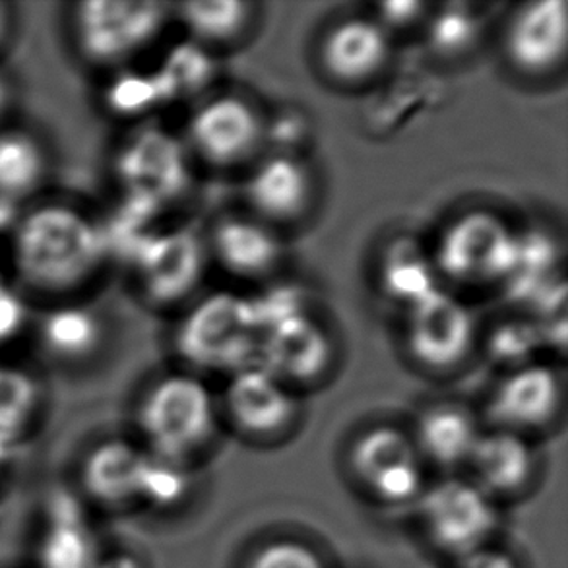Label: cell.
Wrapping results in <instances>:
<instances>
[{
	"instance_id": "obj_21",
	"label": "cell",
	"mask_w": 568,
	"mask_h": 568,
	"mask_svg": "<svg viewBox=\"0 0 568 568\" xmlns=\"http://www.w3.org/2000/svg\"><path fill=\"white\" fill-rule=\"evenodd\" d=\"M51 170V150L38 132L12 123L0 129V204L38 200Z\"/></svg>"
},
{
	"instance_id": "obj_8",
	"label": "cell",
	"mask_w": 568,
	"mask_h": 568,
	"mask_svg": "<svg viewBox=\"0 0 568 568\" xmlns=\"http://www.w3.org/2000/svg\"><path fill=\"white\" fill-rule=\"evenodd\" d=\"M419 513L430 541L458 559L485 547L497 526L491 495L466 479H445L422 493Z\"/></svg>"
},
{
	"instance_id": "obj_39",
	"label": "cell",
	"mask_w": 568,
	"mask_h": 568,
	"mask_svg": "<svg viewBox=\"0 0 568 568\" xmlns=\"http://www.w3.org/2000/svg\"><path fill=\"white\" fill-rule=\"evenodd\" d=\"M95 568H142L140 562L136 561V557H132L131 554H124V551H105L101 554L100 561L95 565Z\"/></svg>"
},
{
	"instance_id": "obj_37",
	"label": "cell",
	"mask_w": 568,
	"mask_h": 568,
	"mask_svg": "<svg viewBox=\"0 0 568 568\" xmlns=\"http://www.w3.org/2000/svg\"><path fill=\"white\" fill-rule=\"evenodd\" d=\"M18 100L14 80L7 70L0 69V129L7 126L8 119L12 115Z\"/></svg>"
},
{
	"instance_id": "obj_24",
	"label": "cell",
	"mask_w": 568,
	"mask_h": 568,
	"mask_svg": "<svg viewBox=\"0 0 568 568\" xmlns=\"http://www.w3.org/2000/svg\"><path fill=\"white\" fill-rule=\"evenodd\" d=\"M378 282L384 295L406 311L437 290V266L417 241L396 237L384 248Z\"/></svg>"
},
{
	"instance_id": "obj_28",
	"label": "cell",
	"mask_w": 568,
	"mask_h": 568,
	"mask_svg": "<svg viewBox=\"0 0 568 568\" xmlns=\"http://www.w3.org/2000/svg\"><path fill=\"white\" fill-rule=\"evenodd\" d=\"M191 477L185 462L170 460L146 450V462L140 481V505L152 508H171L185 499Z\"/></svg>"
},
{
	"instance_id": "obj_27",
	"label": "cell",
	"mask_w": 568,
	"mask_h": 568,
	"mask_svg": "<svg viewBox=\"0 0 568 568\" xmlns=\"http://www.w3.org/2000/svg\"><path fill=\"white\" fill-rule=\"evenodd\" d=\"M181 10V20L202 43H230L251 22L253 4L241 0H194Z\"/></svg>"
},
{
	"instance_id": "obj_13",
	"label": "cell",
	"mask_w": 568,
	"mask_h": 568,
	"mask_svg": "<svg viewBox=\"0 0 568 568\" xmlns=\"http://www.w3.org/2000/svg\"><path fill=\"white\" fill-rule=\"evenodd\" d=\"M264 121L239 95H217L202 103L189 121V140L196 154L217 168L237 165L264 139Z\"/></svg>"
},
{
	"instance_id": "obj_23",
	"label": "cell",
	"mask_w": 568,
	"mask_h": 568,
	"mask_svg": "<svg viewBox=\"0 0 568 568\" xmlns=\"http://www.w3.org/2000/svg\"><path fill=\"white\" fill-rule=\"evenodd\" d=\"M468 464L476 471V484L485 493L510 495L530 481L536 469V456L528 440L513 430L481 433Z\"/></svg>"
},
{
	"instance_id": "obj_9",
	"label": "cell",
	"mask_w": 568,
	"mask_h": 568,
	"mask_svg": "<svg viewBox=\"0 0 568 568\" xmlns=\"http://www.w3.org/2000/svg\"><path fill=\"white\" fill-rule=\"evenodd\" d=\"M474 342L471 311L440 287L406 308L407 349L427 369H454L468 357Z\"/></svg>"
},
{
	"instance_id": "obj_31",
	"label": "cell",
	"mask_w": 568,
	"mask_h": 568,
	"mask_svg": "<svg viewBox=\"0 0 568 568\" xmlns=\"http://www.w3.org/2000/svg\"><path fill=\"white\" fill-rule=\"evenodd\" d=\"M477 23L474 16L460 8H446L430 16L429 45L440 57L462 54L474 43Z\"/></svg>"
},
{
	"instance_id": "obj_10",
	"label": "cell",
	"mask_w": 568,
	"mask_h": 568,
	"mask_svg": "<svg viewBox=\"0 0 568 568\" xmlns=\"http://www.w3.org/2000/svg\"><path fill=\"white\" fill-rule=\"evenodd\" d=\"M355 476L377 499L404 505L422 497V454L404 430L381 425L365 430L352 448Z\"/></svg>"
},
{
	"instance_id": "obj_7",
	"label": "cell",
	"mask_w": 568,
	"mask_h": 568,
	"mask_svg": "<svg viewBox=\"0 0 568 568\" xmlns=\"http://www.w3.org/2000/svg\"><path fill=\"white\" fill-rule=\"evenodd\" d=\"M132 268L140 293L152 305H178L204 276L206 243L191 227L148 233L132 251Z\"/></svg>"
},
{
	"instance_id": "obj_4",
	"label": "cell",
	"mask_w": 568,
	"mask_h": 568,
	"mask_svg": "<svg viewBox=\"0 0 568 568\" xmlns=\"http://www.w3.org/2000/svg\"><path fill=\"white\" fill-rule=\"evenodd\" d=\"M215 409L206 384L189 373L155 381L136 406V429L150 453L185 462L212 437Z\"/></svg>"
},
{
	"instance_id": "obj_22",
	"label": "cell",
	"mask_w": 568,
	"mask_h": 568,
	"mask_svg": "<svg viewBox=\"0 0 568 568\" xmlns=\"http://www.w3.org/2000/svg\"><path fill=\"white\" fill-rule=\"evenodd\" d=\"M210 246L223 268L243 277L266 276L284 258L282 239L258 217H225L215 225Z\"/></svg>"
},
{
	"instance_id": "obj_18",
	"label": "cell",
	"mask_w": 568,
	"mask_h": 568,
	"mask_svg": "<svg viewBox=\"0 0 568 568\" xmlns=\"http://www.w3.org/2000/svg\"><path fill=\"white\" fill-rule=\"evenodd\" d=\"M225 407L231 422L254 437L277 435L297 414V402L287 384L258 365L230 375Z\"/></svg>"
},
{
	"instance_id": "obj_26",
	"label": "cell",
	"mask_w": 568,
	"mask_h": 568,
	"mask_svg": "<svg viewBox=\"0 0 568 568\" xmlns=\"http://www.w3.org/2000/svg\"><path fill=\"white\" fill-rule=\"evenodd\" d=\"M45 407V386L22 363L0 359V435L23 443L38 427Z\"/></svg>"
},
{
	"instance_id": "obj_20",
	"label": "cell",
	"mask_w": 568,
	"mask_h": 568,
	"mask_svg": "<svg viewBox=\"0 0 568 568\" xmlns=\"http://www.w3.org/2000/svg\"><path fill=\"white\" fill-rule=\"evenodd\" d=\"M245 199L262 220L292 222L313 199L311 171L290 152L264 158L246 178Z\"/></svg>"
},
{
	"instance_id": "obj_17",
	"label": "cell",
	"mask_w": 568,
	"mask_h": 568,
	"mask_svg": "<svg viewBox=\"0 0 568 568\" xmlns=\"http://www.w3.org/2000/svg\"><path fill=\"white\" fill-rule=\"evenodd\" d=\"M561 381L546 365H523L510 371L493 390L489 414L500 429L523 435L554 419L561 406Z\"/></svg>"
},
{
	"instance_id": "obj_12",
	"label": "cell",
	"mask_w": 568,
	"mask_h": 568,
	"mask_svg": "<svg viewBox=\"0 0 568 568\" xmlns=\"http://www.w3.org/2000/svg\"><path fill=\"white\" fill-rule=\"evenodd\" d=\"M144 462L146 448L131 438H101L78 462L77 493L88 507L115 513L140 507Z\"/></svg>"
},
{
	"instance_id": "obj_14",
	"label": "cell",
	"mask_w": 568,
	"mask_h": 568,
	"mask_svg": "<svg viewBox=\"0 0 568 568\" xmlns=\"http://www.w3.org/2000/svg\"><path fill=\"white\" fill-rule=\"evenodd\" d=\"M334 359L331 334L307 311L285 316L261 334L256 365L282 383H313Z\"/></svg>"
},
{
	"instance_id": "obj_11",
	"label": "cell",
	"mask_w": 568,
	"mask_h": 568,
	"mask_svg": "<svg viewBox=\"0 0 568 568\" xmlns=\"http://www.w3.org/2000/svg\"><path fill=\"white\" fill-rule=\"evenodd\" d=\"M103 554L90 507L72 489L49 495L33 546L36 568H95Z\"/></svg>"
},
{
	"instance_id": "obj_5",
	"label": "cell",
	"mask_w": 568,
	"mask_h": 568,
	"mask_svg": "<svg viewBox=\"0 0 568 568\" xmlns=\"http://www.w3.org/2000/svg\"><path fill=\"white\" fill-rule=\"evenodd\" d=\"M113 178L129 206L152 215L189 191L191 168L185 148L173 134L144 126L116 148Z\"/></svg>"
},
{
	"instance_id": "obj_16",
	"label": "cell",
	"mask_w": 568,
	"mask_h": 568,
	"mask_svg": "<svg viewBox=\"0 0 568 568\" xmlns=\"http://www.w3.org/2000/svg\"><path fill=\"white\" fill-rule=\"evenodd\" d=\"M568 45L567 2L539 0L516 12L508 23V61L524 74H546L565 59Z\"/></svg>"
},
{
	"instance_id": "obj_33",
	"label": "cell",
	"mask_w": 568,
	"mask_h": 568,
	"mask_svg": "<svg viewBox=\"0 0 568 568\" xmlns=\"http://www.w3.org/2000/svg\"><path fill=\"white\" fill-rule=\"evenodd\" d=\"M539 339L541 336H539L538 326L534 328L530 324H505L493 336V354L505 362L513 359L518 369L523 367L520 357L524 359L530 354L531 347L536 346Z\"/></svg>"
},
{
	"instance_id": "obj_36",
	"label": "cell",
	"mask_w": 568,
	"mask_h": 568,
	"mask_svg": "<svg viewBox=\"0 0 568 568\" xmlns=\"http://www.w3.org/2000/svg\"><path fill=\"white\" fill-rule=\"evenodd\" d=\"M456 568H518V565L510 555L481 547L477 551L460 557Z\"/></svg>"
},
{
	"instance_id": "obj_29",
	"label": "cell",
	"mask_w": 568,
	"mask_h": 568,
	"mask_svg": "<svg viewBox=\"0 0 568 568\" xmlns=\"http://www.w3.org/2000/svg\"><path fill=\"white\" fill-rule=\"evenodd\" d=\"M168 101L158 74L119 72L105 90V105L116 115L136 116Z\"/></svg>"
},
{
	"instance_id": "obj_6",
	"label": "cell",
	"mask_w": 568,
	"mask_h": 568,
	"mask_svg": "<svg viewBox=\"0 0 568 568\" xmlns=\"http://www.w3.org/2000/svg\"><path fill=\"white\" fill-rule=\"evenodd\" d=\"M518 233L489 210H471L446 225L435 266L456 284L505 282L515 268Z\"/></svg>"
},
{
	"instance_id": "obj_35",
	"label": "cell",
	"mask_w": 568,
	"mask_h": 568,
	"mask_svg": "<svg viewBox=\"0 0 568 568\" xmlns=\"http://www.w3.org/2000/svg\"><path fill=\"white\" fill-rule=\"evenodd\" d=\"M26 323L22 301L12 293L0 290V346L16 336Z\"/></svg>"
},
{
	"instance_id": "obj_3",
	"label": "cell",
	"mask_w": 568,
	"mask_h": 568,
	"mask_svg": "<svg viewBox=\"0 0 568 568\" xmlns=\"http://www.w3.org/2000/svg\"><path fill=\"white\" fill-rule=\"evenodd\" d=\"M261 334L253 300L215 293L183 316L175 332V347L192 367L233 375L256 365Z\"/></svg>"
},
{
	"instance_id": "obj_15",
	"label": "cell",
	"mask_w": 568,
	"mask_h": 568,
	"mask_svg": "<svg viewBox=\"0 0 568 568\" xmlns=\"http://www.w3.org/2000/svg\"><path fill=\"white\" fill-rule=\"evenodd\" d=\"M38 346L49 362L69 369L98 359L108 342V323L98 308L78 300L54 301L36 324Z\"/></svg>"
},
{
	"instance_id": "obj_2",
	"label": "cell",
	"mask_w": 568,
	"mask_h": 568,
	"mask_svg": "<svg viewBox=\"0 0 568 568\" xmlns=\"http://www.w3.org/2000/svg\"><path fill=\"white\" fill-rule=\"evenodd\" d=\"M168 22V8L146 0H82L69 8L70 47L85 67L121 69L152 45Z\"/></svg>"
},
{
	"instance_id": "obj_38",
	"label": "cell",
	"mask_w": 568,
	"mask_h": 568,
	"mask_svg": "<svg viewBox=\"0 0 568 568\" xmlns=\"http://www.w3.org/2000/svg\"><path fill=\"white\" fill-rule=\"evenodd\" d=\"M16 22L18 18H16L14 7L0 0V51L7 49L10 39L14 38Z\"/></svg>"
},
{
	"instance_id": "obj_19",
	"label": "cell",
	"mask_w": 568,
	"mask_h": 568,
	"mask_svg": "<svg viewBox=\"0 0 568 568\" xmlns=\"http://www.w3.org/2000/svg\"><path fill=\"white\" fill-rule=\"evenodd\" d=\"M390 33L373 16H352L332 26L321 45V61L339 82H365L390 61Z\"/></svg>"
},
{
	"instance_id": "obj_25",
	"label": "cell",
	"mask_w": 568,
	"mask_h": 568,
	"mask_svg": "<svg viewBox=\"0 0 568 568\" xmlns=\"http://www.w3.org/2000/svg\"><path fill=\"white\" fill-rule=\"evenodd\" d=\"M474 417L453 404L430 407L419 417L415 446L438 466H458L468 462L479 438Z\"/></svg>"
},
{
	"instance_id": "obj_34",
	"label": "cell",
	"mask_w": 568,
	"mask_h": 568,
	"mask_svg": "<svg viewBox=\"0 0 568 568\" xmlns=\"http://www.w3.org/2000/svg\"><path fill=\"white\" fill-rule=\"evenodd\" d=\"M425 8L427 7L422 2H407V0L383 2L378 4L377 14L373 18L390 33L392 30H402V28H409L412 23L419 22Z\"/></svg>"
},
{
	"instance_id": "obj_32",
	"label": "cell",
	"mask_w": 568,
	"mask_h": 568,
	"mask_svg": "<svg viewBox=\"0 0 568 568\" xmlns=\"http://www.w3.org/2000/svg\"><path fill=\"white\" fill-rule=\"evenodd\" d=\"M246 568H326V565L315 549L305 544L293 539H277L262 546L251 557Z\"/></svg>"
},
{
	"instance_id": "obj_1",
	"label": "cell",
	"mask_w": 568,
	"mask_h": 568,
	"mask_svg": "<svg viewBox=\"0 0 568 568\" xmlns=\"http://www.w3.org/2000/svg\"><path fill=\"white\" fill-rule=\"evenodd\" d=\"M111 253L98 215L72 200H33L8 237V266L22 290L53 301L77 300Z\"/></svg>"
},
{
	"instance_id": "obj_30",
	"label": "cell",
	"mask_w": 568,
	"mask_h": 568,
	"mask_svg": "<svg viewBox=\"0 0 568 568\" xmlns=\"http://www.w3.org/2000/svg\"><path fill=\"white\" fill-rule=\"evenodd\" d=\"M162 82L165 98H179L183 93L199 92L212 78V62L199 45L181 47L171 53L160 72H155Z\"/></svg>"
}]
</instances>
